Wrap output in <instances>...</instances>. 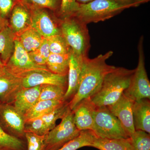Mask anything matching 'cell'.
Wrapping results in <instances>:
<instances>
[{"mask_svg": "<svg viewBox=\"0 0 150 150\" xmlns=\"http://www.w3.org/2000/svg\"><path fill=\"white\" fill-rule=\"evenodd\" d=\"M113 54V51H110L104 54H100L93 59H90L88 56L84 57L79 88L69 102L71 110L82 100L90 97L95 93L105 77L115 69L116 67L106 63V61Z\"/></svg>", "mask_w": 150, "mask_h": 150, "instance_id": "6da1fadb", "label": "cell"}, {"mask_svg": "<svg viewBox=\"0 0 150 150\" xmlns=\"http://www.w3.org/2000/svg\"><path fill=\"white\" fill-rule=\"evenodd\" d=\"M134 71L116 67L108 73L98 90L89 97L94 105L108 106L116 102L129 87Z\"/></svg>", "mask_w": 150, "mask_h": 150, "instance_id": "7a4b0ae2", "label": "cell"}, {"mask_svg": "<svg viewBox=\"0 0 150 150\" xmlns=\"http://www.w3.org/2000/svg\"><path fill=\"white\" fill-rule=\"evenodd\" d=\"M61 34L71 51L78 56L87 57L90 48V38L87 25L73 16L64 19Z\"/></svg>", "mask_w": 150, "mask_h": 150, "instance_id": "3957f363", "label": "cell"}, {"mask_svg": "<svg viewBox=\"0 0 150 150\" xmlns=\"http://www.w3.org/2000/svg\"><path fill=\"white\" fill-rule=\"evenodd\" d=\"M129 8L114 0H93L86 4H79L74 16L87 25L109 19Z\"/></svg>", "mask_w": 150, "mask_h": 150, "instance_id": "277c9868", "label": "cell"}, {"mask_svg": "<svg viewBox=\"0 0 150 150\" xmlns=\"http://www.w3.org/2000/svg\"><path fill=\"white\" fill-rule=\"evenodd\" d=\"M92 130L97 137L102 139H126L129 138L121 122L107 106L96 107L93 112Z\"/></svg>", "mask_w": 150, "mask_h": 150, "instance_id": "5b68a950", "label": "cell"}, {"mask_svg": "<svg viewBox=\"0 0 150 150\" xmlns=\"http://www.w3.org/2000/svg\"><path fill=\"white\" fill-rule=\"evenodd\" d=\"M144 37L141 36L138 44L139 61L128 88L124 93L134 100L150 98V82L145 68Z\"/></svg>", "mask_w": 150, "mask_h": 150, "instance_id": "8992f818", "label": "cell"}, {"mask_svg": "<svg viewBox=\"0 0 150 150\" xmlns=\"http://www.w3.org/2000/svg\"><path fill=\"white\" fill-rule=\"evenodd\" d=\"M74 113L70 110L58 126L46 135L44 150H58L79 134L74 121Z\"/></svg>", "mask_w": 150, "mask_h": 150, "instance_id": "52a82bcc", "label": "cell"}, {"mask_svg": "<svg viewBox=\"0 0 150 150\" xmlns=\"http://www.w3.org/2000/svg\"><path fill=\"white\" fill-rule=\"evenodd\" d=\"M18 76L21 78L22 86L25 88L45 84L59 86L66 89L68 86V75L57 74L48 70H31Z\"/></svg>", "mask_w": 150, "mask_h": 150, "instance_id": "ba28073f", "label": "cell"}, {"mask_svg": "<svg viewBox=\"0 0 150 150\" xmlns=\"http://www.w3.org/2000/svg\"><path fill=\"white\" fill-rule=\"evenodd\" d=\"M24 115L10 103H0V125L7 134L19 139L25 137Z\"/></svg>", "mask_w": 150, "mask_h": 150, "instance_id": "9c48e42d", "label": "cell"}, {"mask_svg": "<svg viewBox=\"0 0 150 150\" xmlns=\"http://www.w3.org/2000/svg\"><path fill=\"white\" fill-rule=\"evenodd\" d=\"M5 67L8 71L18 76L31 70L37 69L48 70L46 66H39L33 62L28 52L23 47L16 38L15 40L13 53Z\"/></svg>", "mask_w": 150, "mask_h": 150, "instance_id": "30bf717a", "label": "cell"}, {"mask_svg": "<svg viewBox=\"0 0 150 150\" xmlns=\"http://www.w3.org/2000/svg\"><path fill=\"white\" fill-rule=\"evenodd\" d=\"M135 101L123 93L119 99L107 107L121 122L122 127L130 137L135 131L133 117V106Z\"/></svg>", "mask_w": 150, "mask_h": 150, "instance_id": "8fae6325", "label": "cell"}, {"mask_svg": "<svg viewBox=\"0 0 150 150\" xmlns=\"http://www.w3.org/2000/svg\"><path fill=\"white\" fill-rule=\"evenodd\" d=\"M31 16V27L41 36L48 38L61 34V29L53 21L44 8H29Z\"/></svg>", "mask_w": 150, "mask_h": 150, "instance_id": "7c38bea8", "label": "cell"}, {"mask_svg": "<svg viewBox=\"0 0 150 150\" xmlns=\"http://www.w3.org/2000/svg\"><path fill=\"white\" fill-rule=\"evenodd\" d=\"M84 57L78 56L71 50L70 51L68 86L64 96V101H68L69 100H71L77 91L80 82Z\"/></svg>", "mask_w": 150, "mask_h": 150, "instance_id": "4fadbf2b", "label": "cell"}, {"mask_svg": "<svg viewBox=\"0 0 150 150\" xmlns=\"http://www.w3.org/2000/svg\"><path fill=\"white\" fill-rule=\"evenodd\" d=\"M22 87L21 78L8 71L5 67L0 73V103L12 102L16 94Z\"/></svg>", "mask_w": 150, "mask_h": 150, "instance_id": "5bb4252c", "label": "cell"}, {"mask_svg": "<svg viewBox=\"0 0 150 150\" xmlns=\"http://www.w3.org/2000/svg\"><path fill=\"white\" fill-rule=\"evenodd\" d=\"M95 106L90 98L80 101L73 109L74 121L80 131L92 130L93 126V112Z\"/></svg>", "mask_w": 150, "mask_h": 150, "instance_id": "9a60e30c", "label": "cell"}, {"mask_svg": "<svg viewBox=\"0 0 150 150\" xmlns=\"http://www.w3.org/2000/svg\"><path fill=\"white\" fill-rule=\"evenodd\" d=\"M9 26L16 35L31 27L30 10L27 5L20 0L11 12Z\"/></svg>", "mask_w": 150, "mask_h": 150, "instance_id": "2e32d148", "label": "cell"}, {"mask_svg": "<svg viewBox=\"0 0 150 150\" xmlns=\"http://www.w3.org/2000/svg\"><path fill=\"white\" fill-rule=\"evenodd\" d=\"M40 91V86L28 88H22L14 98V107L24 116L38 102Z\"/></svg>", "mask_w": 150, "mask_h": 150, "instance_id": "e0dca14e", "label": "cell"}, {"mask_svg": "<svg viewBox=\"0 0 150 150\" xmlns=\"http://www.w3.org/2000/svg\"><path fill=\"white\" fill-rule=\"evenodd\" d=\"M133 117L135 131L142 130L150 134V99L144 98L134 101Z\"/></svg>", "mask_w": 150, "mask_h": 150, "instance_id": "ac0fdd59", "label": "cell"}, {"mask_svg": "<svg viewBox=\"0 0 150 150\" xmlns=\"http://www.w3.org/2000/svg\"><path fill=\"white\" fill-rule=\"evenodd\" d=\"M16 35L10 26L0 31V58L5 66L13 53Z\"/></svg>", "mask_w": 150, "mask_h": 150, "instance_id": "d6986e66", "label": "cell"}, {"mask_svg": "<svg viewBox=\"0 0 150 150\" xmlns=\"http://www.w3.org/2000/svg\"><path fill=\"white\" fill-rule=\"evenodd\" d=\"M91 147L100 150H135L130 137L126 139H108L96 137Z\"/></svg>", "mask_w": 150, "mask_h": 150, "instance_id": "ffe728a7", "label": "cell"}, {"mask_svg": "<svg viewBox=\"0 0 150 150\" xmlns=\"http://www.w3.org/2000/svg\"><path fill=\"white\" fill-rule=\"evenodd\" d=\"M16 38L28 53L38 49L44 38L32 27L16 35Z\"/></svg>", "mask_w": 150, "mask_h": 150, "instance_id": "44dd1931", "label": "cell"}, {"mask_svg": "<svg viewBox=\"0 0 150 150\" xmlns=\"http://www.w3.org/2000/svg\"><path fill=\"white\" fill-rule=\"evenodd\" d=\"M69 54H51L46 60V66L48 69L52 73L66 76L68 75L69 71Z\"/></svg>", "mask_w": 150, "mask_h": 150, "instance_id": "7402d4cb", "label": "cell"}, {"mask_svg": "<svg viewBox=\"0 0 150 150\" xmlns=\"http://www.w3.org/2000/svg\"><path fill=\"white\" fill-rule=\"evenodd\" d=\"M63 102L59 100H39L24 115L25 121L41 117L49 113Z\"/></svg>", "mask_w": 150, "mask_h": 150, "instance_id": "603a6c76", "label": "cell"}, {"mask_svg": "<svg viewBox=\"0 0 150 150\" xmlns=\"http://www.w3.org/2000/svg\"><path fill=\"white\" fill-rule=\"evenodd\" d=\"M96 137L92 130L81 131L77 137L68 142L58 150H77L83 147H91Z\"/></svg>", "mask_w": 150, "mask_h": 150, "instance_id": "cb8c5ba5", "label": "cell"}, {"mask_svg": "<svg viewBox=\"0 0 150 150\" xmlns=\"http://www.w3.org/2000/svg\"><path fill=\"white\" fill-rule=\"evenodd\" d=\"M70 109L69 101H64L49 113L41 116V118L49 131L56 126V121L62 119Z\"/></svg>", "mask_w": 150, "mask_h": 150, "instance_id": "d4e9b609", "label": "cell"}, {"mask_svg": "<svg viewBox=\"0 0 150 150\" xmlns=\"http://www.w3.org/2000/svg\"><path fill=\"white\" fill-rule=\"evenodd\" d=\"M0 150H26L24 141L10 135L0 125Z\"/></svg>", "mask_w": 150, "mask_h": 150, "instance_id": "484cf974", "label": "cell"}, {"mask_svg": "<svg viewBox=\"0 0 150 150\" xmlns=\"http://www.w3.org/2000/svg\"><path fill=\"white\" fill-rule=\"evenodd\" d=\"M40 86V94L38 101L44 100L64 101V96L67 89L53 85H42Z\"/></svg>", "mask_w": 150, "mask_h": 150, "instance_id": "4316f807", "label": "cell"}, {"mask_svg": "<svg viewBox=\"0 0 150 150\" xmlns=\"http://www.w3.org/2000/svg\"><path fill=\"white\" fill-rule=\"evenodd\" d=\"M47 39L51 54L62 55L69 54L71 48L68 46L62 34L54 35Z\"/></svg>", "mask_w": 150, "mask_h": 150, "instance_id": "83f0119b", "label": "cell"}, {"mask_svg": "<svg viewBox=\"0 0 150 150\" xmlns=\"http://www.w3.org/2000/svg\"><path fill=\"white\" fill-rule=\"evenodd\" d=\"M135 150H150V134L142 130L135 131L130 136Z\"/></svg>", "mask_w": 150, "mask_h": 150, "instance_id": "f1b7e54d", "label": "cell"}, {"mask_svg": "<svg viewBox=\"0 0 150 150\" xmlns=\"http://www.w3.org/2000/svg\"><path fill=\"white\" fill-rule=\"evenodd\" d=\"M25 133L31 132L40 136H45L49 132L41 117L25 121Z\"/></svg>", "mask_w": 150, "mask_h": 150, "instance_id": "f546056e", "label": "cell"}, {"mask_svg": "<svg viewBox=\"0 0 150 150\" xmlns=\"http://www.w3.org/2000/svg\"><path fill=\"white\" fill-rule=\"evenodd\" d=\"M46 135L40 136L31 132H25V137L27 141V150H44Z\"/></svg>", "mask_w": 150, "mask_h": 150, "instance_id": "4dcf8cb0", "label": "cell"}, {"mask_svg": "<svg viewBox=\"0 0 150 150\" xmlns=\"http://www.w3.org/2000/svg\"><path fill=\"white\" fill-rule=\"evenodd\" d=\"M79 7L76 0H62L59 13L63 19L74 16Z\"/></svg>", "mask_w": 150, "mask_h": 150, "instance_id": "1f68e13d", "label": "cell"}, {"mask_svg": "<svg viewBox=\"0 0 150 150\" xmlns=\"http://www.w3.org/2000/svg\"><path fill=\"white\" fill-rule=\"evenodd\" d=\"M27 5L28 7L56 9L58 0H20Z\"/></svg>", "mask_w": 150, "mask_h": 150, "instance_id": "d6a6232c", "label": "cell"}, {"mask_svg": "<svg viewBox=\"0 0 150 150\" xmlns=\"http://www.w3.org/2000/svg\"><path fill=\"white\" fill-rule=\"evenodd\" d=\"M18 0H0V13L6 18L10 13Z\"/></svg>", "mask_w": 150, "mask_h": 150, "instance_id": "836d02e7", "label": "cell"}, {"mask_svg": "<svg viewBox=\"0 0 150 150\" xmlns=\"http://www.w3.org/2000/svg\"><path fill=\"white\" fill-rule=\"evenodd\" d=\"M28 54L33 62L36 64L41 66H46V61L41 56L38 49L29 52Z\"/></svg>", "mask_w": 150, "mask_h": 150, "instance_id": "e575fe53", "label": "cell"}, {"mask_svg": "<svg viewBox=\"0 0 150 150\" xmlns=\"http://www.w3.org/2000/svg\"><path fill=\"white\" fill-rule=\"evenodd\" d=\"M38 49L41 56H43V58L46 61L48 56L51 54L49 49V43L47 38H43L42 43Z\"/></svg>", "mask_w": 150, "mask_h": 150, "instance_id": "d590c367", "label": "cell"}, {"mask_svg": "<svg viewBox=\"0 0 150 150\" xmlns=\"http://www.w3.org/2000/svg\"><path fill=\"white\" fill-rule=\"evenodd\" d=\"M116 2L121 4L128 6L129 7H134V3L135 0H114Z\"/></svg>", "mask_w": 150, "mask_h": 150, "instance_id": "8d00e7d4", "label": "cell"}, {"mask_svg": "<svg viewBox=\"0 0 150 150\" xmlns=\"http://www.w3.org/2000/svg\"><path fill=\"white\" fill-rule=\"evenodd\" d=\"M9 26V23L6 18L3 17L0 13V31L5 28Z\"/></svg>", "mask_w": 150, "mask_h": 150, "instance_id": "74e56055", "label": "cell"}, {"mask_svg": "<svg viewBox=\"0 0 150 150\" xmlns=\"http://www.w3.org/2000/svg\"><path fill=\"white\" fill-rule=\"evenodd\" d=\"M150 1V0H135L134 3V7L139 6L141 4L147 3Z\"/></svg>", "mask_w": 150, "mask_h": 150, "instance_id": "f35d334b", "label": "cell"}, {"mask_svg": "<svg viewBox=\"0 0 150 150\" xmlns=\"http://www.w3.org/2000/svg\"><path fill=\"white\" fill-rule=\"evenodd\" d=\"M79 4H85L86 3L90 2L93 0H76Z\"/></svg>", "mask_w": 150, "mask_h": 150, "instance_id": "ab89813d", "label": "cell"}, {"mask_svg": "<svg viewBox=\"0 0 150 150\" xmlns=\"http://www.w3.org/2000/svg\"><path fill=\"white\" fill-rule=\"evenodd\" d=\"M4 66H5V65L3 64L1 60V58H0V67H4Z\"/></svg>", "mask_w": 150, "mask_h": 150, "instance_id": "60d3db41", "label": "cell"}, {"mask_svg": "<svg viewBox=\"0 0 150 150\" xmlns=\"http://www.w3.org/2000/svg\"><path fill=\"white\" fill-rule=\"evenodd\" d=\"M5 68V66L4 67H0V73L3 71V70H4Z\"/></svg>", "mask_w": 150, "mask_h": 150, "instance_id": "b9f144b4", "label": "cell"}]
</instances>
